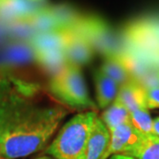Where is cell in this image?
Segmentation results:
<instances>
[{
    "label": "cell",
    "instance_id": "7",
    "mask_svg": "<svg viewBox=\"0 0 159 159\" xmlns=\"http://www.w3.org/2000/svg\"><path fill=\"white\" fill-rule=\"evenodd\" d=\"M110 143L111 133L97 116L88 140L85 159H107Z\"/></svg>",
    "mask_w": 159,
    "mask_h": 159
},
{
    "label": "cell",
    "instance_id": "3",
    "mask_svg": "<svg viewBox=\"0 0 159 159\" xmlns=\"http://www.w3.org/2000/svg\"><path fill=\"white\" fill-rule=\"evenodd\" d=\"M97 117L96 111L75 115L63 125L45 154L56 159H85L87 143Z\"/></svg>",
    "mask_w": 159,
    "mask_h": 159
},
{
    "label": "cell",
    "instance_id": "13",
    "mask_svg": "<svg viewBox=\"0 0 159 159\" xmlns=\"http://www.w3.org/2000/svg\"><path fill=\"white\" fill-rule=\"evenodd\" d=\"M124 155L135 159H159V138L152 134H143L141 140Z\"/></svg>",
    "mask_w": 159,
    "mask_h": 159
},
{
    "label": "cell",
    "instance_id": "8",
    "mask_svg": "<svg viewBox=\"0 0 159 159\" xmlns=\"http://www.w3.org/2000/svg\"><path fill=\"white\" fill-rule=\"evenodd\" d=\"M111 133V143L107 152V158L112 155L124 154L141 140L142 133L138 131L132 123L116 127Z\"/></svg>",
    "mask_w": 159,
    "mask_h": 159
},
{
    "label": "cell",
    "instance_id": "14",
    "mask_svg": "<svg viewBox=\"0 0 159 159\" xmlns=\"http://www.w3.org/2000/svg\"><path fill=\"white\" fill-rule=\"evenodd\" d=\"M101 119L109 131L113 130L119 125L132 123L130 112L118 98H116L114 102L104 111Z\"/></svg>",
    "mask_w": 159,
    "mask_h": 159
},
{
    "label": "cell",
    "instance_id": "17",
    "mask_svg": "<svg viewBox=\"0 0 159 159\" xmlns=\"http://www.w3.org/2000/svg\"><path fill=\"white\" fill-rule=\"evenodd\" d=\"M6 30L8 38L14 42H26L29 43L34 34V29L28 19H19L6 23Z\"/></svg>",
    "mask_w": 159,
    "mask_h": 159
},
{
    "label": "cell",
    "instance_id": "5",
    "mask_svg": "<svg viewBox=\"0 0 159 159\" xmlns=\"http://www.w3.org/2000/svg\"><path fill=\"white\" fill-rule=\"evenodd\" d=\"M73 29L82 34L94 51L100 53L103 57L119 56L124 51L120 33L115 31L106 20L98 15H81Z\"/></svg>",
    "mask_w": 159,
    "mask_h": 159
},
{
    "label": "cell",
    "instance_id": "19",
    "mask_svg": "<svg viewBox=\"0 0 159 159\" xmlns=\"http://www.w3.org/2000/svg\"><path fill=\"white\" fill-rule=\"evenodd\" d=\"M131 122L137 130L144 134H152L153 120L148 109H140L130 112Z\"/></svg>",
    "mask_w": 159,
    "mask_h": 159
},
{
    "label": "cell",
    "instance_id": "21",
    "mask_svg": "<svg viewBox=\"0 0 159 159\" xmlns=\"http://www.w3.org/2000/svg\"><path fill=\"white\" fill-rule=\"evenodd\" d=\"M8 40L9 38L6 30V25L0 21V45H5Z\"/></svg>",
    "mask_w": 159,
    "mask_h": 159
},
{
    "label": "cell",
    "instance_id": "1",
    "mask_svg": "<svg viewBox=\"0 0 159 159\" xmlns=\"http://www.w3.org/2000/svg\"><path fill=\"white\" fill-rule=\"evenodd\" d=\"M72 110L44 89L0 98V149L6 159L27 157L45 148Z\"/></svg>",
    "mask_w": 159,
    "mask_h": 159
},
{
    "label": "cell",
    "instance_id": "22",
    "mask_svg": "<svg viewBox=\"0 0 159 159\" xmlns=\"http://www.w3.org/2000/svg\"><path fill=\"white\" fill-rule=\"evenodd\" d=\"M152 134L159 138V117L153 120L152 125Z\"/></svg>",
    "mask_w": 159,
    "mask_h": 159
},
{
    "label": "cell",
    "instance_id": "20",
    "mask_svg": "<svg viewBox=\"0 0 159 159\" xmlns=\"http://www.w3.org/2000/svg\"><path fill=\"white\" fill-rule=\"evenodd\" d=\"M146 104L148 109L159 108V88L146 89Z\"/></svg>",
    "mask_w": 159,
    "mask_h": 159
},
{
    "label": "cell",
    "instance_id": "25",
    "mask_svg": "<svg viewBox=\"0 0 159 159\" xmlns=\"http://www.w3.org/2000/svg\"><path fill=\"white\" fill-rule=\"evenodd\" d=\"M0 157H2V155H1V149H0Z\"/></svg>",
    "mask_w": 159,
    "mask_h": 159
},
{
    "label": "cell",
    "instance_id": "2",
    "mask_svg": "<svg viewBox=\"0 0 159 159\" xmlns=\"http://www.w3.org/2000/svg\"><path fill=\"white\" fill-rule=\"evenodd\" d=\"M120 36L124 51L159 66V13L142 15L125 23Z\"/></svg>",
    "mask_w": 159,
    "mask_h": 159
},
{
    "label": "cell",
    "instance_id": "23",
    "mask_svg": "<svg viewBox=\"0 0 159 159\" xmlns=\"http://www.w3.org/2000/svg\"><path fill=\"white\" fill-rule=\"evenodd\" d=\"M110 159H135L129 156H125V155H121V154H117V155H112L111 157H110Z\"/></svg>",
    "mask_w": 159,
    "mask_h": 159
},
{
    "label": "cell",
    "instance_id": "10",
    "mask_svg": "<svg viewBox=\"0 0 159 159\" xmlns=\"http://www.w3.org/2000/svg\"><path fill=\"white\" fill-rule=\"evenodd\" d=\"M67 34L68 29L35 34L29 40V43L34 51L64 50L67 41Z\"/></svg>",
    "mask_w": 159,
    "mask_h": 159
},
{
    "label": "cell",
    "instance_id": "11",
    "mask_svg": "<svg viewBox=\"0 0 159 159\" xmlns=\"http://www.w3.org/2000/svg\"><path fill=\"white\" fill-rule=\"evenodd\" d=\"M94 79L96 83L97 104L99 108H107L117 98L119 86L100 69L95 72Z\"/></svg>",
    "mask_w": 159,
    "mask_h": 159
},
{
    "label": "cell",
    "instance_id": "12",
    "mask_svg": "<svg viewBox=\"0 0 159 159\" xmlns=\"http://www.w3.org/2000/svg\"><path fill=\"white\" fill-rule=\"evenodd\" d=\"M36 63L42 73L51 75L57 74L67 64L64 50L34 51Z\"/></svg>",
    "mask_w": 159,
    "mask_h": 159
},
{
    "label": "cell",
    "instance_id": "9",
    "mask_svg": "<svg viewBox=\"0 0 159 159\" xmlns=\"http://www.w3.org/2000/svg\"><path fill=\"white\" fill-rule=\"evenodd\" d=\"M117 98L129 112L140 109H148L146 104V90L135 80L132 79L120 86Z\"/></svg>",
    "mask_w": 159,
    "mask_h": 159
},
{
    "label": "cell",
    "instance_id": "15",
    "mask_svg": "<svg viewBox=\"0 0 159 159\" xmlns=\"http://www.w3.org/2000/svg\"><path fill=\"white\" fill-rule=\"evenodd\" d=\"M48 8L59 29L74 28L82 15L75 7L69 4H58Z\"/></svg>",
    "mask_w": 159,
    "mask_h": 159
},
{
    "label": "cell",
    "instance_id": "6",
    "mask_svg": "<svg viewBox=\"0 0 159 159\" xmlns=\"http://www.w3.org/2000/svg\"><path fill=\"white\" fill-rule=\"evenodd\" d=\"M64 51L67 63L79 67L91 62L95 55V51L89 43L73 28L68 29L67 41Z\"/></svg>",
    "mask_w": 159,
    "mask_h": 159
},
{
    "label": "cell",
    "instance_id": "24",
    "mask_svg": "<svg viewBox=\"0 0 159 159\" xmlns=\"http://www.w3.org/2000/svg\"><path fill=\"white\" fill-rule=\"evenodd\" d=\"M34 159H56L52 157H48V156H43V157H35Z\"/></svg>",
    "mask_w": 159,
    "mask_h": 159
},
{
    "label": "cell",
    "instance_id": "4",
    "mask_svg": "<svg viewBox=\"0 0 159 159\" xmlns=\"http://www.w3.org/2000/svg\"><path fill=\"white\" fill-rule=\"evenodd\" d=\"M51 96L73 110L97 111V105L87 89L80 67L67 63L49 82Z\"/></svg>",
    "mask_w": 159,
    "mask_h": 159
},
{
    "label": "cell",
    "instance_id": "16",
    "mask_svg": "<svg viewBox=\"0 0 159 159\" xmlns=\"http://www.w3.org/2000/svg\"><path fill=\"white\" fill-rule=\"evenodd\" d=\"M100 70L116 81L119 87L133 79L125 65L121 61L119 55L104 57Z\"/></svg>",
    "mask_w": 159,
    "mask_h": 159
},
{
    "label": "cell",
    "instance_id": "18",
    "mask_svg": "<svg viewBox=\"0 0 159 159\" xmlns=\"http://www.w3.org/2000/svg\"><path fill=\"white\" fill-rule=\"evenodd\" d=\"M48 7L39 10L28 18L35 34L46 33L59 29L55 19L52 16Z\"/></svg>",
    "mask_w": 159,
    "mask_h": 159
},
{
    "label": "cell",
    "instance_id": "26",
    "mask_svg": "<svg viewBox=\"0 0 159 159\" xmlns=\"http://www.w3.org/2000/svg\"><path fill=\"white\" fill-rule=\"evenodd\" d=\"M0 159H6V158H4V157H0Z\"/></svg>",
    "mask_w": 159,
    "mask_h": 159
}]
</instances>
